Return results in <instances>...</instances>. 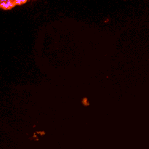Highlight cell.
<instances>
[{
	"instance_id": "cell-1",
	"label": "cell",
	"mask_w": 149,
	"mask_h": 149,
	"mask_svg": "<svg viewBox=\"0 0 149 149\" xmlns=\"http://www.w3.org/2000/svg\"><path fill=\"white\" fill-rule=\"evenodd\" d=\"M15 6L14 1H1L0 7L4 10H10Z\"/></svg>"
},
{
	"instance_id": "cell-2",
	"label": "cell",
	"mask_w": 149,
	"mask_h": 149,
	"mask_svg": "<svg viewBox=\"0 0 149 149\" xmlns=\"http://www.w3.org/2000/svg\"><path fill=\"white\" fill-rule=\"evenodd\" d=\"M27 2V1L26 0H15V1H14V3L15 4V6H21L23 5V4H26V3Z\"/></svg>"
}]
</instances>
